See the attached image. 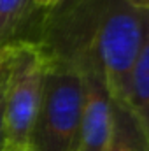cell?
<instances>
[{
    "mask_svg": "<svg viewBox=\"0 0 149 151\" xmlns=\"http://www.w3.org/2000/svg\"><path fill=\"white\" fill-rule=\"evenodd\" d=\"M81 55L102 77L112 102L123 106L148 35V16L126 0H93L77 11Z\"/></svg>",
    "mask_w": 149,
    "mask_h": 151,
    "instance_id": "obj_1",
    "label": "cell"
},
{
    "mask_svg": "<svg viewBox=\"0 0 149 151\" xmlns=\"http://www.w3.org/2000/svg\"><path fill=\"white\" fill-rule=\"evenodd\" d=\"M84 86L79 67L51 58L30 146L37 151H74Z\"/></svg>",
    "mask_w": 149,
    "mask_h": 151,
    "instance_id": "obj_2",
    "label": "cell"
},
{
    "mask_svg": "<svg viewBox=\"0 0 149 151\" xmlns=\"http://www.w3.org/2000/svg\"><path fill=\"white\" fill-rule=\"evenodd\" d=\"M49 62L51 56L39 42L19 40L9 46L5 58L7 151L30 146Z\"/></svg>",
    "mask_w": 149,
    "mask_h": 151,
    "instance_id": "obj_3",
    "label": "cell"
},
{
    "mask_svg": "<svg viewBox=\"0 0 149 151\" xmlns=\"http://www.w3.org/2000/svg\"><path fill=\"white\" fill-rule=\"evenodd\" d=\"M82 74L84 100L74 151H105L114 125V102L98 72L88 63H74Z\"/></svg>",
    "mask_w": 149,
    "mask_h": 151,
    "instance_id": "obj_4",
    "label": "cell"
},
{
    "mask_svg": "<svg viewBox=\"0 0 149 151\" xmlns=\"http://www.w3.org/2000/svg\"><path fill=\"white\" fill-rule=\"evenodd\" d=\"M39 21L37 0H0V49L19 40H30L28 32H35V42Z\"/></svg>",
    "mask_w": 149,
    "mask_h": 151,
    "instance_id": "obj_5",
    "label": "cell"
},
{
    "mask_svg": "<svg viewBox=\"0 0 149 151\" xmlns=\"http://www.w3.org/2000/svg\"><path fill=\"white\" fill-rule=\"evenodd\" d=\"M125 107L135 119V123L149 148V18L146 42H144L142 53L137 60V65H135L132 79H130Z\"/></svg>",
    "mask_w": 149,
    "mask_h": 151,
    "instance_id": "obj_6",
    "label": "cell"
},
{
    "mask_svg": "<svg viewBox=\"0 0 149 151\" xmlns=\"http://www.w3.org/2000/svg\"><path fill=\"white\" fill-rule=\"evenodd\" d=\"M105 151H149L135 119L123 106L114 104V125Z\"/></svg>",
    "mask_w": 149,
    "mask_h": 151,
    "instance_id": "obj_7",
    "label": "cell"
},
{
    "mask_svg": "<svg viewBox=\"0 0 149 151\" xmlns=\"http://www.w3.org/2000/svg\"><path fill=\"white\" fill-rule=\"evenodd\" d=\"M90 2H93V0H54V4H53L46 12H42V14H40L39 28H40L42 25H47V23L58 21V19H62V18H65V16L72 14V12H75L77 9H81V7L88 5ZM39 28H37V32H39ZM35 39H37V37H35Z\"/></svg>",
    "mask_w": 149,
    "mask_h": 151,
    "instance_id": "obj_8",
    "label": "cell"
},
{
    "mask_svg": "<svg viewBox=\"0 0 149 151\" xmlns=\"http://www.w3.org/2000/svg\"><path fill=\"white\" fill-rule=\"evenodd\" d=\"M9 53V51H7ZM7 58V56H5ZM5 83L7 69L5 62L0 67V151H7V128H5Z\"/></svg>",
    "mask_w": 149,
    "mask_h": 151,
    "instance_id": "obj_9",
    "label": "cell"
},
{
    "mask_svg": "<svg viewBox=\"0 0 149 151\" xmlns=\"http://www.w3.org/2000/svg\"><path fill=\"white\" fill-rule=\"evenodd\" d=\"M132 7H135V9H139V11H142L146 16L149 18V0H126Z\"/></svg>",
    "mask_w": 149,
    "mask_h": 151,
    "instance_id": "obj_10",
    "label": "cell"
},
{
    "mask_svg": "<svg viewBox=\"0 0 149 151\" xmlns=\"http://www.w3.org/2000/svg\"><path fill=\"white\" fill-rule=\"evenodd\" d=\"M53 4H54V0H37V5H39L40 14H42V12H46V11H47Z\"/></svg>",
    "mask_w": 149,
    "mask_h": 151,
    "instance_id": "obj_11",
    "label": "cell"
},
{
    "mask_svg": "<svg viewBox=\"0 0 149 151\" xmlns=\"http://www.w3.org/2000/svg\"><path fill=\"white\" fill-rule=\"evenodd\" d=\"M7 51H9V46H7V47H4V49H0V67H2V65H4V62H5Z\"/></svg>",
    "mask_w": 149,
    "mask_h": 151,
    "instance_id": "obj_12",
    "label": "cell"
},
{
    "mask_svg": "<svg viewBox=\"0 0 149 151\" xmlns=\"http://www.w3.org/2000/svg\"><path fill=\"white\" fill-rule=\"evenodd\" d=\"M11 151H37L35 148H32V146H25V148H19V150H11Z\"/></svg>",
    "mask_w": 149,
    "mask_h": 151,
    "instance_id": "obj_13",
    "label": "cell"
}]
</instances>
